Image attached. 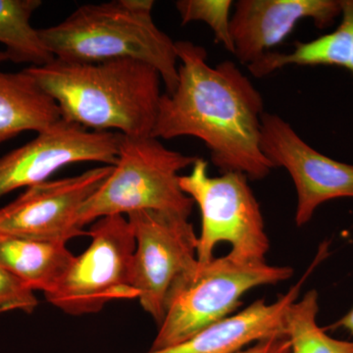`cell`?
<instances>
[{"label": "cell", "instance_id": "6da1fadb", "mask_svg": "<svg viewBox=\"0 0 353 353\" xmlns=\"http://www.w3.org/2000/svg\"><path fill=\"white\" fill-rule=\"evenodd\" d=\"M178 85L161 95L152 137H194L210 152L221 173L239 172L262 180L273 165L260 148L264 103L259 90L233 61L216 66L192 41H176Z\"/></svg>", "mask_w": 353, "mask_h": 353}, {"label": "cell", "instance_id": "7a4b0ae2", "mask_svg": "<svg viewBox=\"0 0 353 353\" xmlns=\"http://www.w3.org/2000/svg\"><path fill=\"white\" fill-rule=\"evenodd\" d=\"M61 119L97 132L152 136L161 92L157 69L134 59L81 63L54 59L29 67Z\"/></svg>", "mask_w": 353, "mask_h": 353}, {"label": "cell", "instance_id": "3957f363", "mask_svg": "<svg viewBox=\"0 0 353 353\" xmlns=\"http://www.w3.org/2000/svg\"><path fill=\"white\" fill-rule=\"evenodd\" d=\"M152 0H114L78 7L61 23L39 30L55 59L81 63L134 59L157 69L172 94L178 85L176 41L152 19Z\"/></svg>", "mask_w": 353, "mask_h": 353}, {"label": "cell", "instance_id": "277c9868", "mask_svg": "<svg viewBox=\"0 0 353 353\" xmlns=\"http://www.w3.org/2000/svg\"><path fill=\"white\" fill-rule=\"evenodd\" d=\"M197 157L169 150L154 137L122 134L112 171L78 214V225L105 216L158 210L189 218L194 202L180 187V173Z\"/></svg>", "mask_w": 353, "mask_h": 353}, {"label": "cell", "instance_id": "5b68a950", "mask_svg": "<svg viewBox=\"0 0 353 353\" xmlns=\"http://www.w3.org/2000/svg\"><path fill=\"white\" fill-rule=\"evenodd\" d=\"M294 269L265 262L243 264L228 255L199 262L174 283L168 294L164 319L150 350H161L188 340L221 321L240 307L248 290L289 280Z\"/></svg>", "mask_w": 353, "mask_h": 353}, {"label": "cell", "instance_id": "8992f818", "mask_svg": "<svg viewBox=\"0 0 353 353\" xmlns=\"http://www.w3.org/2000/svg\"><path fill=\"white\" fill-rule=\"evenodd\" d=\"M188 175L180 176L183 192L199 206L201 229L196 257L206 262L216 246H231L228 256L243 264L266 262L270 248L263 215L248 178L239 172L208 175V162L197 157Z\"/></svg>", "mask_w": 353, "mask_h": 353}, {"label": "cell", "instance_id": "52a82bcc", "mask_svg": "<svg viewBox=\"0 0 353 353\" xmlns=\"http://www.w3.org/2000/svg\"><path fill=\"white\" fill-rule=\"evenodd\" d=\"M90 245L76 256L46 301L69 315L97 313L117 299H138L132 282L136 240L124 215L97 220L88 232Z\"/></svg>", "mask_w": 353, "mask_h": 353}, {"label": "cell", "instance_id": "ba28073f", "mask_svg": "<svg viewBox=\"0 0 353 353\" xmlns=\"http://www.w3.org/2000/svg\"><path fill=\"white\" fill-rule=\"evenodd\" d=\"M127 218L136 240L134 287L141 307L159 327L174 283L197 262L199 236L189 218L176 213L139 210Z\"/></svg>", "mask_w": 353, "mask_h": 353}, {"label": "cell", "instance_id": "9c48e42d", "mask_svg": "<svg viewBox=\"0 0 353 353\" xmlns=\"http://www.w3.org/2000/svg\"><path fill=\"white\" fill-rule=\"evenodd\" d=\"M111 171L112 166L105 165L27 188L15 201L0 208V236L66 243L88 234L79 227V212Z\"/></svg>", "mask_w": 353, "mask_h": 353}, {"label": "cell", "instance_id": "30bf717a", "mask_svg": "<svg viewBox=\"0 0 353 353\" xmlns=\"http://www.w3.org/2000/svg\"><path fill=\"white\" fill-rule=\"evenodd\" d=\"M122 134L97 132L63 119L0 157V197L21 188L46 182L67 165L101 162L113 166Z\"/></svg>", "mask_w": 353, "mask_h": 353}, {"label": "cell", "instance_id": "8fae6325", "mask_svg": "<svg viewBox=\"0 0 353 353\" xmlns=\"http://www.w3.org/2000/svg\"><path fill=\"white\" fill-rule=\"evenodd\" d=\"M260 148L274 168L289 172L296 187V224L303 227L325 202L353 197V165L332 159L306 143L277 114L262 115Z\"/></svg>", "mask_w": 353, "mask_h": 353}, {"label": "cell", "instance_id": "7c38bea8", "mask_svg": "<svg viewBox=\"0 0 353 353\" xmlns=\"http://www.w3.org/2000/svg\"><path fill=\"white\" fill-rule=\"evenodd\" d=\"M341 15V0H239L231 16L234 55L250 66L283 43L301 21L324 29Z\"/></svg>", "mask_w": 353, "mask_h": 353}, {"label": "cell", "instance_id": "4fadbf2b", "mask_svg": "<svg viewBox=\"0 0 353 353\" xmlns=\"http://www.w3.org/2000/svg\"><path fill=\"white\" fill-rule=\"evenodd\" d=\"M324 252L321 248L307 273L274 303L257 299L241 312L206 327L182 343L146 353H234L265 339L285 336L288 309L299 299L304 282Z\"/></svg>", "mask_w": 353, "mask_h": 353}, {"label": "cell", "instance_id": "5bb4252c", "mask_svg": "<svg viewBox=\"0 0 353 353\" xmlns=\"http://www.w3.org/2000/svg\"><path fill=\"white\" fill-rule=\"evenodd\" d=\"M61 120L57 102L27 70L0 71V145L21 132H41Z\"/></svg>", "mask_w": 353, "mask_h": 353}, {"label": "cell", "instance_id": "9a60e30c", "mask_svg": "<svg viewBox=\"0 0 353 353\" xmlns=\"http://www.w3.org/2000/svg\"><path fill=\"white\" fill-rule=\"evenodd\" d=\"M75 259L65 243L0 236V265L32 292L57 289Z\"/></svg>", "mask_w": 353, "mask_h": 353}, {"label": "cell", "instance_id": "2e32d148", "mask_svg": "<svg viewBox=\"0 0 353 353\" xmlns=\"http://www.w3.org/2000/svg\"><path fill=\"white\" fill-rule=\"evenodd\" d=\"M41 0H0V43L10 61L31 67L50 64L55 59L44 46L39 30L31 25Z\"/></svg>", "mask_w": 353, "mask_h": 353}, {"label": "cell", "instance_id": "e0dca14e", "mask_svg": "<svg viewBox=\"0 0 353 353\" xmlns=\"http://www.w3.org/2000/svg\"><path fill=\"white\" fill-rule=\"evenodd\" d=\"M350 36L347 26L341 22L334 32L313 41H296L290 53H266L248 69L256 78L270 75L289 65L299 66L347 67L350 55Z\"/></svg>", "mask_w": 353, "mask_h": 353}, {"label": "cell", "instance_id": "ac0fdd59", "mask_svg": "<svg viewBox=\"0 0 353 353\" xmlns=\"http://www.w3.org/2000/svg\"><path fill=\"white\" fill-rule=\"evenodd\" d=\"M318 299L317 290H308L288 309L285 336L292 353H353V341L334 339L318 325Z\"/></svg>", "mask_w": 353, "mask_h": 353}, {"label": "cell", "instance_id": "d6986e66", "mask_svg": "<svg viewBox=\"0 0 353 353\" xmlns=\"http://www.w3.org/2000/svg\"><path fill=\"white\" fill-rule=\"evenodd\" d=\"M233 3L231 0H179L175 6L183 25L205 23L212 30L215 41L234 54L230 29Z\"/></svg>", "mask_w": 353, "mask_h": 353}, {"label": "cell", "instance_id": "ffe728a7", "mask_svg": "<svg viewBox=\"0 0 353 353\" xmlns=\"http://www.w3.org/2000/svg\"><path fill=\"white\" fill-rule=\"evenodd\" d=\"M38 305L34 292L0 265V313L20 310L30 314Z\"/></svg>", "mask_w": 353, "mask_h": 353}, {"label": "cell", "instance_id": "44dd1931", "mask_svg": "<svg viewBox=\"0 0 353 353\" xmlns=\"http://www.w3.org/2000/svg\"><path fill=\"white\" fill-rule=\"evenodd\" d=\"M234 353H292L287 336H273L252 343Z\"/></svg>", "mask_w": 353, "mask_h": 353}, {"label": "cell", "instance_id": "7402d4cb", "mask_svg": "<svg viewBox=\"0 0 353 353\" xmlns=\"http://www.w3.org/2000/svg\"><path fill=\"white\" fill-rule=\"evenodd\" d=\"M341 23L347 26L350 36V55L345 69L353 75V0H341Z\"/></svg>", "mask_w": 353, "mask_h": 353}, {"label": "cell", "instance_id": "603a6c76", "mask_svg": "<svg viewBox=\"0 0 353 353\" xmlns=\"http://www.w3.org/2000/svg\"><path fill=\"white\" fill-rule=\"evenodd\" d=\"M332 328L343 329L353 336V307L341 318L339 321L334 323Z\"/></svg>", "mask_w": 353, "mask_h": 353}, {"label": "cell", "instance_id": "cb8c5ba5", "mask_svg": "<svg viewBox=\"0 0 353 353\" xmlns=\"http://www.w3.org/2000/svg\"><path fill=\"white\" fill-rule=\"evenodd\" d=\"M9 57L8 55L6 54V51H0V64L3 63V62L8 61Z\"/></svg>", "mask_w": 353, "mask_h": 353}]
</instances>
